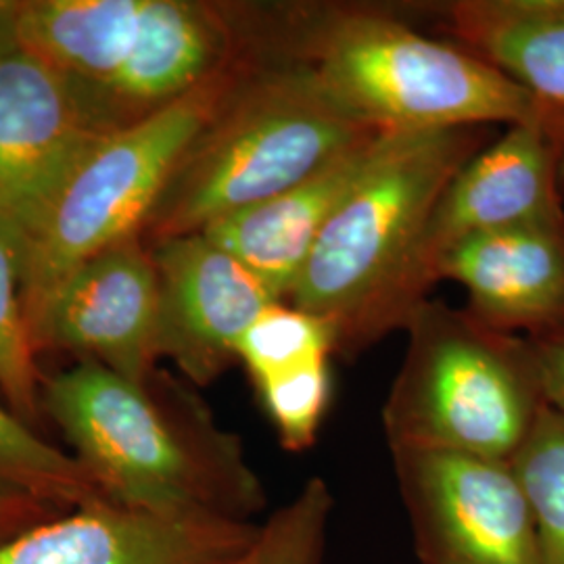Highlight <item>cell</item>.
<instances>
[{"mask_svg": "<svg viewBox=\"0 0 564 564\" xmlns=\"http://www.w3.org/2000/svg\"><path fill=\"white\" fill-rule=\"evenodd\" d=\"M375 132L300 55L297 4H268L232 86L165 182L142 241L205 232L289 191Z\"/></svg>", "mask_w": 564, "mask_h": 564, "instance_id": "1", "label": "cell"}, {"mask_svg": "<svg viewBox=\"0 0 564 564\" xmlns=\"http://www.w3.org/2000/svg\"><path fill=\"white\" fill-rule=\"evenodd\" d=\"M41 408L105 500L239 523L265 506L239 435L224 431L202 395L165 370L130 381L78 362L44 377Z\"/></svg>", "mask_w": 564, "mask_h": 564, "instance_id": "2", "label": "cell"}, {"mask_svg": "<svg viewBox=\"0 0 564 564\" xmlns=\"http://www.w3.org/2000/svg\"><path fill=\"white\" fill-rule=\"evenodd\" d=\"M487 139V128L387 134L284 302L328 323L335 356L351 360L403 328L424 226L445 186Z\"/></svg>", "mask_w": 564, "mask_h": 564, "instance_id": "3", "label": "cell"}, {"mask_svg": "<svg viewBox=\"0 0 564 564\" xmlns=\"http://www.w3.org/2000/svg\"><path fill=\"white\" fill-rule=\"evenodd\" d=\"M297 51L324 88L379 132L544 123L564 111L456 42L429 39L384 9L302 4Z\"/></svg>", "mask_w": 564, "mask_h": 564, "instance_id": "4", "label": "cell"}, {"mask_svg": "<svg viewBox=\"0 0 564 564\" xmlns=\"http://www.w3.org/2000/svg\"><path fill=\"white\" fill-rule=\"evenodd\" d=\"M383 408L391 452L440 449L510 463L545 405L531 341L424 300Z\"/></svg>", "mask_w": 564, "mask_h": 564, "instance_id": "5", "label": "cell"}, {"mask_svg": "<svg viewBox=\"0 0 564 564\" xmlns=\"http://www.w3.org/2000/svg\"><path fill=\"white\" fill-rule=\"evenodd\" d=\"M245 51L181 101L102 137L82 160L36 235L30 237L23 282L28 323L76 265L141 235L184 151L237 78Z\"/></svg>", "mask_w": 564, "mask_h": 564, "instance_id": "6", "label": "cell"}, {"mask_svg": "<svg viewBox=\"0 0 564 564\" xmlns=\"http://www.w3.org/2000/svg\"><path fill=\"white\" fill-rule=\"evenodd\" d=\"M391 454L421 564H542L510 463L440 449Z\"/></svg>", "mask_w": 564, "mask_h": 564, "instance_id": "7", "label": "cell"}, {"mask_svg": "<svg viewBox=\"0 0 564 564\" xmlns=\"http://www.w3.org/2000/svg\"><path fill=\"white\" fill-rule=\"evenodd\" d=\"M263 13L258 2L142 0L134 44L84 118L107 137L167 109L237 59Z\"/></svg>", "mask_w": 564, "mask_h": 564, "instance_id": "8", "label": "cell"}, {"mask_svg": "<svg viewBox=\"0 0 564 564\" xmlns=\"http://www.w3.org/2000/svg\"><path fill=\"white\" fill-rule=\"evenodd\" d=\"M564 137L544 123L508 126L445 186L424 226L408 279L410 314L464 241L517 224L564 218Z\"/></svg>", "mask_w": 564, "mask_h": 564, "instance_id": "9", "label": "cell"}, {"mask_svg": "<svg viewBox=\"0 0 564 564\" xmlns=\"http://www.w3.org/2000/svg\"><path fill=\"white\" fill-rule=\"evenodd\" d=\"M160 279L141 235L76 265L30 316L36 349L101 364L130 381L158 366Z\"/></svg>", "mask_w": 564, "mask_h": 564, "instance_id": "10", "label": "cell"}, {"mask_svg": "<svg viewBox=\"0 0 564 564\" xmlns=\"http://www.w3.org/2000/svg\"><path fill=\"white\" fill-rule=\"evenodd\" d=\"M101 139L48 65L18 39L0 46V218L34 237Z\"/></svg>", "mask_w": 564, "mask_h": 564, "instance_id": "11", "label": "cell"}, {"mask_svg": "<svg viewBox=\"0 0 564 564\" xmlns=\"http://www.w3.org/2000/svg\"><path fill=\"white\" fill-rule=\"evenodd\" d=\"M160 279V358L188 383H214L235 362L247 328L279 302L251 270L203 232L149 245Z\"/></svg>", "mask_w": 564, "mask_h": 564, "instance_id": "12", "label": "cell"}, {"mask_svg": "<svg viewBox=\"0 0 564 564\" xmlns=\"http://www.w3.org/2000/svg\"><path fill=\"white\" fill-rule=\"evenodd\" d=\"M260 527L160 514L97 498L0 544V564H226Z\"/></svg>", "mask_w": 564, "mask_h": 564, "instance_id": "13", "label": "cell"}, {"mask_svg": "<svg viewBox=\"0 0 564 564\" xmlns=\"http://www.w3.org/2000/svg\"><path fill=\"white\" fill-rule=\"evenodd\" d=\"M468 293L485 326L529 341L564 337V218L473 237L445 256L440 281Z\"/></svg>", "mask_w": 564, "mask_h": 564, "instance_id": "14", "label": "cell"}, {"mask_svg": "<svg viewBox=\"0 0 564 564\" xmlns=\"http://www.w3.org/2000/svg\"><path fill=\"white\" fill-rule=\"evenodd\" d=\"M389 132L354 142L281 195L212 224L203 235L286 302L324 228L362 181Z\"/></svg>", "mask_w": 564, "mask_h": 564, "instance_id": "15", "label": "cell"}, {"mask_svg": "<svg viewBox=\"0 0 564 564\" xmlns=\"http://www.w3.org/2000/svg\"><path fill=\"white\" fill-rule=\"evenodd\" d=\"M142 0H18L15 39L84 107L118 74L141 23Z\"/></svg>", "mask_w": 564, "mask_h": 564, "instance_id": "16", "label": "cell"}, {"mask_svg": "<svg viewBox=\"0 0 564 564\" xmlns=\"http://www.w3.org/2000/svg\"><path fill=\"white\" fill-rule=\"evenodd\" d=\"M437 13L452 41L564 111V0H456Z\"/></svg>", "mask_w": 564, "mask_h": 564, "instance_id": "17", "label": "cell"}, {"mask_svg": "<svg viewBox=\"0 0 564 564\" xmlns=\"http://www.w3.org/2000/svg\"><path fill=\"white\" fill-rule=\"evenodd\" d=\"M30 237L0 218V395L23 423H39L44 377L28 323L23 282Z\"/></svg>", "mask_w": 564, "mask_h": 564, "instance_id": "18", "label": "cell"}, {"mask_svg": "<svg viewBox=\"0 0 564 564\" xmlns=\"http://www.w3.org/2000/svg\"><path fill=\"white\" fill-rule=\"evenodd\" d=\"M0 489L28 496L57 510L102 498L74 454L44 442L0 395Z\"/></svg>", "mask_w": 564, "mask_h": 564, "instance_id": "19", "label": "cell"}, {"mask_svg": "<svg viewBox=\"0 0 564 564\" xmlns=\"http://www.w3.org/2000/svg\"><path fill=\"white\" fill-rule=\"evenodd\" d=\"M538 531L542 564H564V412L545 403L512 456Z\"/></svg>", "mask_w": 564, "mask_h": 564, "instance_id": "20", "label": "cell"}, {"mask_svg": "<svg viewBox=\"0 0 564 564\" xmlns=\"http://www.w3.org/2000/svg\"><path fill=\"white\" fill-rule=\"evenodd\" d=\"M237 356L256 384L305 364L328 360L335 356V337L323 318L276 302L247 328Z\"/></svg>", "mask_w": 564, "mask_h": 564, "instance_id": "21", "label": "cell"}, {"mask_svg": "<svg viewBox=\"0 0 564 564\" xmlns=\"http://www.w3.org/2000/svg\"><path fill=\"white\" fill-rule=\"evenodd\" d=\"M333 505L326 481L310 479L260 527L256 540L226 564H323Z\"/></svg>", "mask_w": 564, "mask_h": 564, "instance_id": "22", "label": "cell"}, {"mask_svg": "<svg viewBox=\"0 0 564 564\" xmlns=\"http://www.w3.org/2000/svg\"><path fill=\"white\" fill-rule=\"evenodd\" d=\"M256 391L286 449L303 452L314 445L330 400L328 360L263 379Z\"/></svg>", "mask_w": 564, "mask_h": 564, "instance_id": "23", "label": "cell"}, {"mask_svg": "<svg viewBox=\"0 0 564 564\" xmlns=\"http://www.w3.org/2000/svg\"><path fill=\"white\" fill-rule=\"evenodd\" d=\"M57 512L63 510L32 500L28 496L0 489V544L30 527L55 517Z\"/></svg>", "mask_w": 564, "mask_h": 564, "instance_id": "24", "label": "cell"}, {"mask_svg": "<svg viewBox=\"0 0 564 564\" xmlns=\"http://www.w3.org/2000/svg\"><path fill=\"white\" fill-rule=\"evenodd\" d=\"M547 405L564 412V337L531 341Z\"/></svg>", "mask_w": 564, "mask_h": 564, "instance_id": "25", "label": "cell"}]
</instances>
